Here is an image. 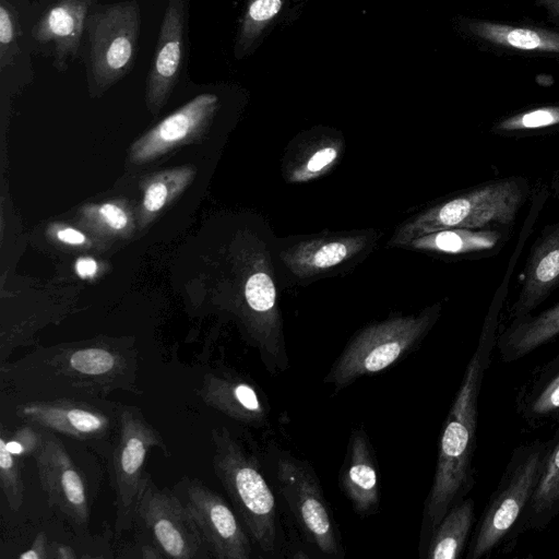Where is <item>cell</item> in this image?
Returning <instances> with one entry per match:
<instances>
[{
	"label": "cell",
	"mask_w": 559,
	"mask_h": 559,
	"mask_svg": "<svg viewBox=\"0 0 559 559\" xmlns=\"http://www.w3.org/2000/svg\"><path fill=\"white\" fill-rule=\"evenodd\" d=\"M98 0H35L28 22L31 53L51 59L66 72L80 57L87 16Z\"/></svg>",
	"instance_id": "obj_11"
},
{
	"label": "cell",
	"mask_w": 559,
	"mask_h": 559,
	"mask_svg": "<svg viewBox=\"0 0 559 559\" xmlns=\"http://www.w3.org/2000/svg\"><path fill=\"white\" fill-rule=\"evenodd\" d=\"M135 521L148 532L164 558H209L204 537L189 509L175 491L158 488L147 475L135 511Z\"/></svg>",
	"instance_id": "obj_10"
},
{
	"label": "cell",
	"mask_w": 559,
	"mask_h": 559,
	"mask_svg": "<svg viewBox=\"0 0 559 559\" xmlns=\"http://www.w3.org/2000/svg\"><path fill=\"white\" fill-rule=\"evenodd\" d=\"M498 325L483 323L476 349L443 423L436 471L424 507L421 545L427 544L448 510L466 498L475 485L478 400L497 344Z\"/></svg>",
	"instance_id": "obj_2"
},
{
	"label": "cell",
	"mask_w": 559,
	"mask_h": 559,
	"mask_svg": "<svg viewBox=\"0 0 559 559\" xmlns=\"http://www.w3.org/2000/svg\"><path fill=\"white\" fill-rule=\"evenodd\" d=\"M284 0H248L238 26L234 55L240 60L259 45L266 29L280 13Z\"/></svg>",
	"instance_id": "obj_29"
},
{
	"label": "cell",
	"mask_w": 559,
	"mask_h": 559,
	"mask_svg": "<svg viewBox=\"0 0 559 559\" xmlns=\"http://www.w3.org/2000/svg\"><path fill=\"white\" fill-rule=\"evenodd\" d=\"M475 522V503L464 498L452 506L432 531L426 546L427 559H459L469 543Z\"/></svg>",
	"instance_id": "obj_27"
},
{
	"label": "cell",
	"mask_w": 559,
	"mask_h": 559,
	"mask_svg": "<svg viewBox=\"0 0 559 559\" xmlns=\"http://www.w3.org/2000/svg\"><path fill=\"white\" fill-rule=\"evenodd\" d=\"M141 21L138 0L93 7L80 52L91 93L106 92L133 70Z\"/></svg>",
	"instance_id": "obj_7"
},
{
	"label": "cell",
	"mask_w": 559,
	"mask_h": 559,
	"mask_svg": "<svg viewBox=\"0 0 559 559\" xmlns=\"http://www.w3.org/2000/svg\"><path fill=\"white\" fill-rule=\"evenodd\" d=\"M167 199V187L163 182L152 183L145 191L144 206L148 212L163 207Z\"/></svg>",
	"instance_id": "obj_33"
},
{
	"label": "cell",
	"mask_w": 559,
	"mask_h": 559,
	"mask_svg": "<svg viewBox=\"0 0 559 559\" xmlns=\"http://www.w3.org/2000/svg\"><path fill=\"white\" fill-rule=\"evenodd\" d=\"M213 468L252 543L266 556L278 552L275 496L255 453L227 427L212 429Z\"/></svg>",
	"instance_id": "obj_3"
},
{
	"label": "cell",
	"mask_w": 559,
	"mask_h": 559,
	"mask_svg": "<svg viewBox=\"0 0 559 559\" xmlns=\"http://www.w3.org/2000/svg\"><path fill=\"white\" fill-rule=\"evenodd\" d=\"M169 454L159 431L135 406H119V425L111 453L110 479L115 491V533L120 536L135 522L136 506L147 477L144 464L152 448Z\"/></svg>",
	"instance_id": "obj_8"
},
{
	"label": "cell",
	"mask_w": 559,
	"mask_h": 559,
	"mask_svg": "<svg viewBox=\"0 0 559 559\" xmlns=\"http://www.w3.org/2000/svg\"><path fill=\"white\" fill-rule=\"evenodd\" d=\"M559 515V426L549 439L539 481L521 519L516 537L526 531H543Z\"/></svg>",
	"instance_id": "obj_25"
},
{
	"label": "cell",
	"mask_w": 559,
	"mask_h": 559,
	"mask_svg": "<svg viewBox=\"0 0 559 559\" xmlns=\"http://www.w3.org/2000/svg\"><path fill=\"white\" fill-rule=\"evenodd\" d=\"M79 556L68 545L63 544H51L50 545V558H57V559H74Z\"/></svg>",
	"instance_id": "obj_38"
},
{
	"label": "cell",
	"mask_w": 559,
	"mask_h": 559,
	"mask_svg": "<svg viewBox=\"0 0 559 559\" xmlns=\"http://www.w3.org/2000/svg\"><path fill=\"white\" fill-rule=\"evenodd\" d=\"M0 437L4 439L11 452L23 459L34 456L39 450L45 438V429L24 421L22 426L11 431L2 424Z\"/></svg>",
	"instance_id": "obj_32"
},
{
	"label": "cell",
	"mask_w": 559,
	"mask_h": 559,
	"mask_svg": "<svg viewBox=\"0 0 559 559\" xmlns=\"http://www.w3.org/2000/svg\"><path fill=\"white\" fill-rule=\"evenodd\" d=\"M21 460L0 437V487L10 510L14 512L20 510L24 499Z\"/></svg>",
	"instance_id": "obj_31"
},
{
	"label": "cell",
	"mask_w": 559,
	"mask_h": 559,
	"mask_svg": "<svg viewBox=\"0 0 559 559\" xmlns=\"http://www.w3.org/2000/svg\"><path fill=\"white\" fill-rule=\"evenodd\" d=\"M341 152L337 139L325 138L310 144L288 167V181L306 182L323 176L335 165Z\"/></svg>",
	"instance_id": "obj_30"
},
{
	"label": "cell",
	"mask_w": 559,
	"mask_h": 559,
	"mask_svg": "<svg viewBox=\"0 0 559 559\" xmlns=\"http://www.w3.org/2000/svg\"><path fill=\"white\" fill-rule=\"evenodd\" d=\"M559 131V103L526 107L498 118L490 132L502 138H526Z\"/></svg>",
	"instance_id": "obj_28"
},
{
	"label": "cell",
	"mask_w": 559,
	"mask_h": 559,
	"mask_svg": "<svg viewBox=\"0 0 559 559\" xmlns=\"http://www.w3.org/2000/svg\"><path fill=\"white\" fill-rule=\"evenodd\" d=\"M455 25L466 39L484 51L559 61V31L471 16H457Z\"/></svg>",
	"instance_id": "obj_15"
},
{
	"label": "cell",
	"mask_w": 559,
	"mask_h": 559,
	"mask_svg": "<svg viewBox=\"0 0 559 559\" xmlns=\"http://www.w3.org/2000/svg\"><path fill=\"white\" fill-rule=\"evenodd\" d=\"M366 235L321 237L299 241L280 253L287 269L298 277L322 274L350 260L368 245Z\"/></svg>",
	"instance_id": "obj_21"
},
{
	"label": "cell",
	"mask_w": 559,
	"mask_h": 559,
	"mask_svg": "<svg viewBox=\"0 0 559 559\" xmlns=\"http://www.w3.org/2000/svg\"><path fill=\"white\" fill-rule=\"evenodd\" d=\"M138 370L131 344L96 340L39 348L0 364V384L17 402L98 400L115 391L141 394Z\"/></svg>",
	"instance_id": "obj_1"
},
{
	"label": "cell",
	"mask_w": 559,
	"mask_h": 559,
	"mask_svg": "<svg viewBox=\"0 0 559 559\" xmlns=\"http://www.w3.org/2000/svg\"><path fill=\"white\" fill-rule=\"evenodd\" d=\"M33 457L49 506L75 531H85L90 523V504L84 479L56 432L45 429L41 447Z\"/></svg>",
	"instance_id": "obj_14"
},
{
	"label": "cell",
	"mask_w": 559,
	"mask_h": 559,
	"mask_svg": "<svg viewBox=\"0 0 559 559\" xmlns=\"http://www.w3.org/2000/svg\"><path fill=\"white\" fill-rule=\"evenodd\" d=\"M199 395L207 406L243 425L259 428L269 421L271 408L264 392L233 368L206 372Z\"/></svg>",
	"instance_id": "obj_16"
},
{
	"label": "cell",
	"mask_w": 559,
	"mask_h": 559,
	"mask_svg": "<svg viewBox=\"0 0 559 559\" xmlns=\"http://www.w3.org/2000/svg\"><path fill=\"white\" fill-rule=\"evenodd\" d=\"M50 543L44 532H39L31 547L22 552L20 559H48L50 558Z\"/></svg>",
	"instance_id": "obj_34"
},
{
	"label": "cell",
	"mask_w": 559,
	"mask_h": 559,
	"mask_svg": "<svg viewBox=\"0 0 559 559\" xmlns=\"http://www.w3.org/2000/svg\"><path fill=\"white\" fill-rule=\"evenodd\" d=\"M58 238L67 243L72 245H79L83 243L85 240V237L80 231L72 229V228H66L58 231Z\"/></svg>",
	"instance_id": "obj_39"
},
{
	"label": "cell",
	"mask_w": 559,
	"mask_h": 559,
	"mask_svg": "<svg viewBox=\"0 0 559 559\" xmlns=\"http://www.w3.org/2000/svg\"><path fill=\"white\" fill-rule=\"evenodd\" d=\"M531 191L523 176L485 181L414 216L395 230L389 245L407 246L423 235L450 228L513 227Z\"/></svg>",
	"instance_id": "obj_4"
},
{
	"label": "cell",
	"mask_w": 559,
	"mask_h": 559,
	"mask_svg": "<svg viewBox=\"0 0 559 559\" xmlns=\"http://www.w3.org/2000/svg\"><path fill=\"white\" fill-rule=\"evenodd\" d=\"M31 0H0V74H14L21 64L33 74L25 28L28 27Z\"/></svg>",
	"instance_id": "obj_26"
},
{
	"label": "cell",
	"mask_w": 559,
	"mask_h": 559,
	"mask_svg": "<svg viewBox=\"0 0 559 559\" xmlns=\"http://www.w3.org/2000/svg\"><path fill=\"white\" fill-rule=\"evenodd\" d=\"M99 211L110 227L115 229H122L127 225V216L117 205L105 204Z\"/></svg>",
	"instance_id": "obj_35"
},
{
	"label": "cell",
	"mask_w": 559,
	"mask_h": 559,
	"mask_svg": "<svg viewBox=\"0 0 559 559\" xmlns=\"http://www.w3.org/2000/svg\"><path fill=\"white\" fill-rule=\"evenodd\" d=\"M548 188L550 194L559 199V167L554 171Z\"/></svg>",
	"instance_id": "obj_40"
},
{
	"label": "cell",
	"mask_w": 559,
	"mask_h": 559,
	"mask_svg": "<svg viewBox=\"0 0 559 559\" xmlns=\"http://www.w3.org/2000/svg\"><path fill=\"white\" fill-rule=\"evenodd\" d=\"M338 485L359 516L367 518L379 512V467L374 449L364 427H356L350 432Z\"/></svg>",
	"instance_id": "obj_19"
},
{
	"label": "cell",
	"mask_w": 559,
	"mask_h": 559,
	"mask_svg": "<svg viewBox=\"0 0 559 559\" xmlns=\"http://www.w3.org/2000/svg\"><path fill=\"white\" fill-rule=\"evenodd\" d=\"M189 0H167L146 80L148 104L162 105L175 86L185 56Z\"/></svg>",
	"instance_id": "obj_17"
},
{
	"label": "cell",
	"mask_w": 559,
	"mask_h": 559,
	"mask_svg": "<svg viewBox=\"0 0 559 559\" xmlns=\"http://www.w3.org/2000/svg\"><path fill=\"white\" fill-rule=\"evenodd\" d=\"M559 287V221L546 225L530 248L511 320L533 313Z\"/></svg>",
	"instance_id": "obj_18"
},
{
	"label": "cell",
	"mask_w": 559,
	"mask_h": 559,
	"mask_svg": "<svg viewBox=\"0 0 559 559\" xmlns=\"http://www.w3.org/2000/svg\"><path fill=\"white\" fill-rule=\"evenodd\" d=\"M534 2L545 11L550 21L559 25V0H534Z\"/></svg>",
	"instance_id": "obj_36"
},
{
	"label": "cell",
	"mask_w": 559,
	"mask_h": 559,
	"mask_svg": "<svg viewBox=\"0 0 559 559\" xmlns=\"http://www.w3.org/2000/svg\"><path fill=\"white\" fill-rule=\"evenodd\" d=\"M549 440L516 447L468 543L467 559H480L516 540V528L535 492Z\"/></svg>",
	"instance_id": "obj_6"
},
{
	"label": "cell",
	"mask_w": 559,
	"mask_h": 559,
	"mask_svg": "<svg viewBox=\"0 0 559 559\" xmlns=\"http://www.w3.org/2000/svg\"><path fill=\"white\" fill-rule=\"evenodd\" d=\"M75 269L81 277H91L97 272V264L91 258H81L78 260Z\"/></svg>",
	"instance_id": "obj_37"
},
{
	"label": "cell",
	"mask_w": 559,
	"mask_h": 559,
	"mask_svg": "<svg viewBox=\"0 0 559 559\" xmlns=\"http://www.w3.org/2000/svg\"><path fill=\"white\" fill-rule=\"evenodd\" d=\"M559 336V302L536 314L511 320L497 336L496 347L504 362L519 360Z\"/></svg>",
	"instance_id": "obj_24"
},
{
	"label": "cell",
	"mask_w": 559,
	"mask_h": 559,
	"mask_svg": "<svg viewBox=\"0 0 559 559\" xmlns=\"http://www.w3.org/2000/svg\"><path fill=\"white\" fill-rule=\"evenodd\" d=\"M175 492L192 514L211 557L249 559L252 556V540L245 525L221 495L190 477H183L175 486Z\"/></svg>",
	"instance_id": "obj_13"
},
{
	"label": "cell",
	"mask_w": 559,
	"mask_h": 559,
	"mask_svg": "<svg viewBox=\"0 0 559 559\" xmlns=\"http://www.w3.org/2000/svg\"><path fill=\"white\" fill-rule=\"evenodd\" d=\"M440 313L441 304H435L418 314L396 316L365 326L345 345L323 382L340 391L391 368L420 345Z\"/></svg>",
	"instance_id": "obj_5"
},
{
	"label": "cell",
	"mask_w": 559,
	"mask_h": 559,
	"mask_svg": "<svg viewBox=\"0 0 559 559\" xmlns=\"http://www.w3.org/2000/svg\"><path fill=\"white\" fill-rule=\"evenodd\" d=\"M217 104L218 98L215 94L198 95L136 142L133 147L134 158L144 160L182 140L213 116Z\"/></svg>",
	"instance_id": "obj_23"
},
{
	"label": "cell",
	"mask_w": 559,
	"mask_h": 559,
	"mask_svg": "<svg viewBox=\"0 0 559 559\" xmlns=\"http://www.w3.org/2000/svg\"><path fill=\"white\" fill-rule=\"evenodd\" d=\"M119 406L105 399H55L17 402L14 412L25 423L81 441H104L118 431Z\"/></svg>",
	"instance_id": "obj_12"
},
{
	"label": "cell",
	"mask_w": 559,
	"mask_h": 559,
	"mask_svg": "<svg viewBox=\"0 0 559 559\" xmlns=\"http://www.w3.org/2000/svg\"><path fill=\"white\" fill-rule=\"evenodd\" d=\"M515 412L533 430L559 426V355L537 367L522 383Z\"/></svg>",
	"instance_id": "obj_22"
},
{
	"label": "cell",
	"mask_w": 559,
	"mask_h": 559,
	"mask_svg": "<svg viewBox=\"0 0 559 559\" xmlns=\"http://www.w3.org/2000/svg\"><path fill=\"white\" fill-rule=\"evenodd\" d=\"M274 473L277 488L307 542L326 557L344 558L337 523L311 464L278 451Z\"/></svg>",
	"instance_id": "obj_9"
},
{
	"label": "cell",
	"mask_w": 559,
	"mask_h": 559,
	"mask_svg": "<svg viewBox=\"0 0 559 559\" xmlns=\"http://www.w3.org/2000/svg\"><path fill=\"white\" fill-rule=\"evenodd\" d=\"M513 227L450 228L423 235L406 247L459 259H484L498 254L511 238Z\"/></svg>",
	"instance_id": "obj_20"
}]
</instances>
